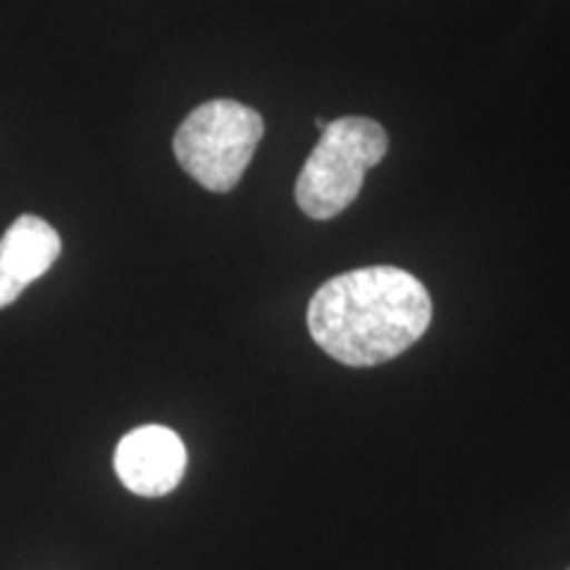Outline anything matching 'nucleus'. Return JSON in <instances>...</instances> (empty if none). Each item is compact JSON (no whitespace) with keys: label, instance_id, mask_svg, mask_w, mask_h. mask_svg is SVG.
Listing matches in <instances>:
<instances>
[{"label":"nucleus","instance_id":"2","mask_svg":"<svg viewBox=\"0 0 570 570\" xmlns=\"http://www.w3.org/2000/svg\"><path fill=\"white\" fill-rule=\"evenodd\" d=\"M389 151V135L375 119L327 122L296 180V204L312 219H333L360 196L367 169Z\"/></svg>","mask_w":570,"mask_h":570},{"label":"nucleus","instance_id":"4","mask_svg":"<svg viewBox=\"0 0 570 570\" xmlns=\"http://www.w3.org/2000/svg\"><path fill=\"white\" fill-rule=\"evenodd\" d=\"M188 454L175 431L142 425L127 433L114 452L119 481L138 497H164L183 481Z\"/></svg>","mask_w":570,"mask_h":570},{"label":"nucleus","instance_id":"1","mask_svg":"<svg viewBox=\"0 0 570 570\" xmlns=\"http://www.w3.org/2000/svg\"><path fill=\"white\" fill-rule=\"evenodd\" d=\"M433 317L428 288L399 267H360L323 283L306 325L327 356L348 367H373L407 352Z\"/></svg>","mask_w":570,"mask_h":570},{"label":"nucleus","instance_id":"3","mask_svg":"<svg viewBox=\"0 0 570 570\" xmlns=\"http://www.w3.org/2000/svg\"><path fill=\"white\" fill-rule=\"evenodd\" d=\"M265 122L259 111L238 101L202 104L175 132V156L198 185L214 194H227L240 183L259 148Z\"/></svg>","mask_w":570,"mask_h":570},{"label":"nucleus","instance_id":"5","mask_svg":"<svg viewBox=\"0 0 570 570\" xmlns=\"http://www.w3.org/2000/svg\"><path fill=\"white\" fill-rule=\"evenodd\" d=\"M61 238L46 219L24 214L0 238V309L17 302L30 283L53 267Z\"/></svg>","mask_w":570,"mask_h":570}]
</instances>
